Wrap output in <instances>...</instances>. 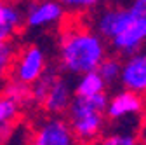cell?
Masks as SVG:
<instances>
[{
  "mask_svg": "<svg viewBox=\"0 0 146 145\" xmlns=\"http://www.w3.org/2000/svg\"><path fill=\"white\" fill-rule=\"evenodd\" d=\"M0 93H4V95H7L9 98H12L14 101H17L23 108H25L26 105H31L30 86H28V84H23V82H19V81H16V79H12V77H9V79L4 82L2 89H0Z\"/></svg>",
  "mask_w": 146,
  "mask_h": 145,
  "instance_id": "obj_16",
  "label": "cell"
},
{
  "mask_svg": "<svg viewBox=\"0 0 146 145\" xmlns=\"http://www.w3.org/2000/svg\"><path fill=\"white\" fill-rule=\"evenodd\" d=\"M23 26H25L23 9L16 5L12 0H0V28L14 33Z\"/></svg>",
  "mask_w": 146,
  "mask_h": 145,
  "instance_id": "obj_14",
  "label": "cell"
},
{
  "mask_svg": "<svg viewBox=\"0 0 146 145\" xmlns=\"http://www.w3.org/2000/svg\"><path fill=\"white\" fill-rule=\"evenodd\" d=\"M23 114V107L9 98L7 95L0 93V143L9 140L14 131V124L19 121Z\"/></svg>",
  "mask_w": 146,
  "mask_h": 145,
  "instance_id": "obj_11",
  "label": "cell"
},
{
  "mask_svg": "<svg viewBox=\"0 0 146 145\" xmlns=\"http://www.w3.org/2000/svg\"><path fill=\"white\" fill-rule=\"evenodd\" d=\"M26 145H78L63 115H45L35 124Z\"/></svg>",
  "mask_w": 146,
  "mask_h": 145,
  "instance_id": "obj_6",
  "label": "cell"
},
{
  "mask_svg": "<svg viewBox=\"0 0 146 145\" xmlns=\"http://www.w3.org/2000/svg\"><path fill=\"white\" fill-rule=\"evenodd\" d=\"M146 40V14L137 16L127 25L123 30H120L115 37L108 40V47L118 56H129L132 52H137L143 49Z\"/></svg>",
  "mask_w": 146,
  "mask_h": 145,
  "instance_id": "obj_8",
  "label": "cell"
},
{
  "mask_svg": "<svg viewBox=\"0 0 146 145\" xmlns=\"http://www.w3.org/2000/svg\"><path fill=\"white\" fill-rule=\"evenodd\" d=\"M11 32H7V30H4V28H0V46H4L5 42H9L11 40Z\"/></svg>",
  "mask_w": 146,
  "mask_h": 145,
  "instance_id": "obj_19",
  "label": "cell"
},
{
  "mask_svg": "<svg viewBox=\"0 0 146 145\" xmlns=\"http://www.w3.org/2000/svg\"><path fill=\"white\" fill-rule=\"evenodd\" d=\"M144 112V95L131 91V89H118L111 96H108L104 114L108 122L115 124H137Z\"/></svg>",
  "mask_w": 146,
  "mask_h": 145,
  "instance_id": "obj_4",
  "label": "cell"
},
{
  "mask_svg": "<svg viewBox=\"0 0 146 145\" xmlns=\"http://www.w3.org/2000/svg\"><path fill=\"white\" fill-rule=\"evenodd\" d=\"M16 54V46L9 40L4 46H0V89H2L4 82L11 77V66L12 60Z\"/></svg>",
  "mask_w": 146,
  "mask_h": 145,
  "instance_id": "obj_18",
  "label": "cell"
},
{
  "mask_svg": "<svg viewBox=\"0 0 146 145\" xmlns=\"http://www.w3.org/2000/svg\"><path fill=\"white\" fill-rule=\"evenodd\" d=\"M94 145H141L137 124H118L115 130L104 131Z\"/></svg>",
  "mask_w": 146,
  "mask_h": 145,
  "instance_id": "obj_12",
  "label": "cell"
},
{
  "mask_svg": "<svg viewBox=\"0 0 146 145\" xmlns=\"http://www.w3.org/2000/svg\"><path fill=\"white\" fill-rule=\"evenodd\" d=\"M106 87L108 86L103 81V77L98 74V70H90L77 75V82L73 84V93H75V96L90 98L99 93H106Z\"/></svg>",
  "mask_w": 146,
  "mask_h": 145,
  "instance_id": "obj_13",
  "label": "cell"
},
{
  "mask_svg": "<svg viewBox=\"0 0 146 145\" xmlns=\"http://www.w3.org/2000/svg\"><path fill=\"white\" fill-rule=\"evenodd\" d=\"M47 66L49 63L45 49L38 44H28L21 49H16L11 66V77L30 86L44 74Z\"/></svg>",
  "mask_w": 146,
  "mask_h": 145,
  "instance_id": "obj_5",
  "label": "cell"
},
{
  "mask_svg": "<svg viewBox=\"0 0 146 145\" xmlns=\"http://www.w3.org/2000/svg\"><path fill=\"white\" fill-rule=\"evenodd\" d=\"M108 95L99 93L90 98L73 96L64 119L78 145H94L108 128L104 114Z\"/></svg>",
  "mask_w": 146,
  "mask_h": 145,
  "instance_id": "obj_2",
  "label": "cell"
},
{
  "mask_svg": "<svg viewBox=\"0 0 146 145\" xmlns=\"http://www.w3.org/2000/svg\"><path fill=\"white\" fill-rule=\"evenodd\" d=\"M98 74L103 77V81L106 82V86H115L118 84V77H120V70H122V56L118 54H106L101 60V63L98 65Z\"/></svg>",
  "mask_w": 146,
  "mask_h": 145,
  "instance_id": "obj_15",
  "label": "cell"
},
{
  "mask_svg": "<svg viewBox=\"0 0 146 145\" xmlns=\"http://www.w3.org/2000/svg\"><path fill=\"white\" fill-rule=\"evenodd\" d=\"M73 96H75L73 84L68 81V77L64 74H58L56 72L47 87V91H45L40 108L47 115H63L64 117Z\"/></svg>",
  "mask_w": 146,
  "mask_h": 145,
  "instance_id": "obj_9",
  "label": "cell"
},
{
  "mask_svg": "<svg viewBox=\"0 0 146 145\" xmlns=\"http://www.w3.org/2000/svg\"><path fill=\"white\" fill-rule=\"evenodd\" d=\"M118 84L123 89L144 95L146 91V56L143 51L132 52L122 58V70Z\"/></svg>",
  "mask_w": 146,
  "mask_h": 145,
  "instance_id": "obj_10",
  "label": "cell"
},
{
  "mask_svg": "<svg viewBox=\"0 0 146 145\" xmlns=\"http://www.w3.org/2000/svg\"><path fill=\"white\" fill-rule=\"evenodd\" d=\"M110 52L108 42L87 23H63L58 35V66L64 75L77 77L96 70Z\"/></svg>",
  "mask_w": 146,
  "mask_h": 145,
  "instance_id": "obj_1",
  "label": "cell"
},
{
  "mask_svg": "<svg viewBox=\"0 0 146 145\" xmlns=\"http://www.w3.org/2000/svg\"><path fill=\"white\" fill-rule=\"evenodd\" d=\"M63 5V9L66 12L71 14H85V12H92L98 7H101L106 0H58Z\"/></svg>",
  "mask_w": 146,
  "mask_h": 145,
  "instance_id": "obj_17",
  "label": "cell"
},
{
  "mask_svg": "<svg viewBox=\"0 0 146 145\" xmlns=\"http://www.w3.org/2000/svg\"><path fill=\"white\" fill-rule=\"evenodd\" d=\"M92 19H90V26H92L101 37L108 42L111 37L123 30L134 17L146 14V0H132L129 7L122 5H101L96 9Z\"/></svg>",
  "mask_w": 146,
  "mask_h": 145,
  "instance_id": "obj_3",
  "label": "cell"
},
{
  "mask_svg": "<svg viewBox=\"0 0 146 145\" xmlns=\"http://www.w3.org/2000/svg\"><path fill=\"white\" fill-rule=\"evenodd\" d=\"M25 14V25L30 30L58 28L66 19V11L58 0H31Z\"/></svg>",
  "mask_w": 146,
  "mask_h": 145,
  "instance_id": "obj_7",
  "label": "cell"
}]
</instances>
